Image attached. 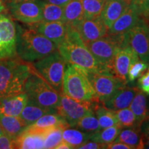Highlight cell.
Here are the masks:
<instances>
[{
	"mask_svg": "<svg viewBox=\"0 0 149 149\" xmlns=\"http://www.w3.org/2000/svg\"><path fill=\"white\" fill-rule=\"evenodd\" d=\"M94 103L76 100L62 93L60 94L59 105L57 108V113L64 117L70 128H74L76 123L93 109Z\"/></svg>",
	"mask_w": 149,
	"mask_h": 149,
	"instance_id": "9c48e42d",
	"label": "cell"
},
{
	"mask_svg": "<svg viewBox=\"0 0 149 149\" xmlns=\"http://www.w3.org/2000/svg\"><path fill=\"white\" fill-rule=\"evenodd\" d=\"M63 93L76 100L98 103L88 72L77 65L68 64L65 68Z\"/></svg>",
	"mask_w": 149,
	"mask_h": 149,
	"instance_id": "277c9868",
	"label": "cell"
},
{
	"mask_svg": "<svg viewBox=\"0 0 149 149\" xmlns=\"http://www.w3.org/2000/svg\"><path fill=\"white\" fill-rule=\"evenodd\" d=\"M92 133L84 132L77 128L70 127L63 130V140L68 143L72 148H78L80 146L90 140Z\"/></svg>",
	"mask_w": 149,
	"mask_h": 149,
	"instance_id": "4316f807",
	"label": "cell"
},
{
	"mask_svg": "<svg viewBox=\"0 0 149 149\" xmlns=\"http://www.w3.org/2000/svg\"><path fill=\"white\" fill-rule=\"evenodd\" d=\"M48 129L42 130L33 127L31 125L28 126L22 133L14 139L15 147V148L20 149L44 148L45 133Z\"/></svg>",
	"mask_w": 149,
	"mask_h": 149,
	"instance_id": "2e32d148",
	"label": "cell"
},
{
	"mask_svg": "<svg viewBox=\"0 0 149 149\" xmlns=\"http://www.w3.org/2000/svg\"><path fill=\"white\" fill-rule=\"evenodd\" d=\"M2 57H3L2 52H1V48H0V58H2Z\"/></svg>",
	"mask_w": 149,
	"mask_h": 149,
	"instance_id": "7dc6e473",
	"label": "cell"
},
{
	"mask_svg": "<svg viewBox=\"0 0 149 149\" xmlns=\"http://www.w3.org/2000/svg\"><path fill=\"white\" fill-rule=\"evenodd\" d=\"M55 148L56 149H72V148L70 145H69L68 143L63 140L61 143H59V144L56 146Z\"/></svg>",
	"mask_w": 149,
	"mask_h": 149,
	"instance_id": "7bdbcfd3",
	"label": "cell"
},
{
	"mask_svg": "<svg viewBox=\"0 0 149 149\" xmlns=\"http://www.w3.org/2000/svg\"><path fill=\"white\" fill-rule=\"evenodd\" d=\"M86 45L104 71L113 73V61L117 47L115 35L108 33L105 37L87 43Z\"/></svg>",
	"mask_w": 149,
	"mask_h": 149,
	"instance_id": "ba28073f",
	"label": "cell"
},
{
	"mask_svg": "<svg viewBox=\"0 0 149 149\" xmlns=\"http://www.w3.org/2000/svg\"><path fill=\"white\" fill-rule=\"evenodd\" d=\"M33 68L32 63L17 55L0 58V98L24 93L26 81Z\"/></svg>",
	"mask_w": 149,
	"mask_h": 149,
	"instance_id": "6da1fadb",
	"label": "cell"
},
{
	"mask_svg": "<svg viewBox=\"0 0 149 149\" xmlns=\"http://www.w3.org/2000/svg\"><path fill=\"white\" fill-rule=\"evenodd\" d=\"M107 144H102V143L97 142V141L90 140L84 143V144L80 146L79 149H104L106 148Z\"/></svg>",
	"mask_w": 149,
	"mask_h": 149,
	"instance_id": "ab89813d",
	"label": "cell"
},
{
	"mask_svg": "<svg viewBox=\"0 0 149 149\" xmlns=\"http://www.w3.org/2000/svg\"><path fill=\"white\" fill-rule=\"evenodd\" d=\"M129 107L135 114L137 119V125L139 126L141 122L148 116L149 108L146 94L139 89L132 100Z\"/></svg>",
	"mask_w": 149,
	"mask_h": 149,
	"instance_id": "d4e9b609",
	"label": "cell"
},
{
	"mask_svg": "<svg viewBox=\"0 0 149 149\" xmlns=\"http://www.w3.org/2000/svg\"><path fill=\"white\" fill-rule=\"evenodd\" d=\"M143 17H144L145 21H146L147 25H148V29H149V13L146 15H144Z\"/></svg>",
	"mask_w": 149,
	"mask_h": 149,
	"instance_id": "bcb514c9",
	"label": "cell"
},
{
	"mask_svg": "<svg viewBox=\"0 0 149 149\" xmlns=\"http://www.w3.org/2000/svg\"><path fill=\"white\" fill-rule=\"evenodd\" d=\"M77 129H79L84 132H93L97 131L101 129L99 121L97 118L93 109L91 110L87 114L81 117L78 122L76 123L74 127Z\"/></svg>",
	"mask_w": 149,
	"mask_h": 149,
	"instance_id": "4dcf8cb0",
	"label": "cell"
},
{
	"mask_svg": "<svg viewBox=\"0 0 149 149\" xmlns=\"http://www.w3.org/2000/svg\"><path fill=\"white\" fill-rule=\"evenodd\" d=\"M63 126H54L46 130L44 139V148H55L63 141Z\"/></svg>",
	"mask_w": 149,
	"mask_h": 149,
	"instance_id": "1f68e13d",
	"label": "cell"
},
{
	"mask_svg": "<svg viewBox=\"0 0 149 149\" xmlns=\"http://www.w3.org/2000/svg\"><path fill=\"white\" fill-rule=\"evenodd\" d=\"M139 59L138 55L130 46L125 48L117 47L113 61V74L128 83L127 76L130 64Z\"/></svg>",
	"mask_w": 149,
	"mask_h": 149,
	"instance_id": "9a60e30c",
	"label": "cell"
},
{
	"mask_svg": "<svg viewBox=\"0 0 149 149\" xmlns=\"http://www.w3.org/2000/svg\"><path fill=\"white\" fill-rule=\"evenodd\" d=\"M36 71L59 94L63 93L66 61L56 51L32 63Z\"/></svg>",
	"mask_w": 149,
	"mask_h": 149,
	"instance_id": "8992f818",
	"label": "cell"
},
{
	"mask_svg": "<svg viewBox=\"0 0 149 149\" xmlns=\"http://www.w3.org/2000/svg\"><path fill=\"white\" fill-rule=\"evenodd\" d=\"M57 51L67 64L77 65L88 72L104 71L73 26L68 24L66 37L57 46Z\"/></svg>",
	"mask_w": 149,
	"mask_h": 149,
	"instance_id": "7a4b0ae2",
	"label": "cell"
},
{
	"mask_svg": "<svg viewBox=\"0 0 149 149\" xmlns=\"http://www.w3.org/2000/svg\"><path fill=\"white\" fill-rule=\"evenodd\" d=\"M31 126L42 130H46L54 126H63L65 128L70 127L64 117L58 113H51L44 115L31 124Z\"/></svg>",
	"mask_w": 149,
	"mask_h": 149,
	"instance_id": "83f0119b",
	"label": "cell"
},
{
	"mask_svg": "<svg viewBox=\"0 0 149 149\" xmlns=\"http://www.w3.org/2000/svg\"><path fill=\"white\" fill-rule=\"evenodd\" d=\"M31 1V0H2L3 4L6 6L12 4V3H19L22 2V1Z\"/></svg>",
	"mask_w": 149,
	"mask_h": 149,
	"instance_id": "ee69618b",
	"label": "cell"
},
{
	"mask_svg": "<svg viewBox=\"0 0 149 149\" xmlns=\"http://www.w3.org/2000/svg\"><path fill=\"white\" fill-rule=\"evenodd\" d=\"M141 16L149 13V0H132L131 3Z\"/></svg>",
	"mask_w": 149,
	"mask_h": 149,
	"instance_id": "8d00e7d4",
	"label": "cell"
},
{
	"mask_svg": "<svg viewBox=\"0 0 149 149\" xmlns=\"http://www.w3.org/2000/svg\"><path fill=\"white\" fill-rule=\"evenodd\" d=\"M106 0H82L85 18H95L100 16Z\"/></svg>",
	"mask_w": 149,
	"mask_h": 149,
	"instance_id": "d6a6232c",
	"label": "cell"
},
{
	"mask_svg": "<svg viewBox=\"0 0 149 149\" xmlns=\"http://www.w3.org/2000/svg\"><path fill=\"white\" fill-rule=\"evenodd\" d=\"M29 97L25 92L0 98V114L19 117L27 104Z\"/></svg>",
	"mask_w": 149,
	"mask_h": 149,
	"instance_id": "d6986e66",
	"label": "cell"
},
{
	"mask_svg": "<svg viewBox=\"0 0 149 149\" xmlns=\"http://www.w3.org/2000/svg\"><path fill=\"white\" fill-rule=\"evenodd\" d=\"M118 124L122 128H125L128 127H133V126H137V119L133 111L130 109V108H126L115 111Z\"/></svg>",
	"mask_w": 149,
	"mask_h": 149,
	"instance_id": "836d02e7",
	"label": "cell"
},
{
	"mask_svg": "<svg viewBox=\"0 0 149 149\" xmlns=\"http://www.w3.org/2000/svg\"><path fill=\"white\" fill-rule=\"evenodd\" d=\"M57 51V46L35 30L24 29L17 24V55L22 60L33 63Z\"/></svg>",
	"mask_w": 149,
	"mask_h": 149,
	"instance_id": "3957f363",
	"label": "cell"
},
{
	"mask_svg": "<svg viewBox=\"0 0 149 149\" xmlns=\"http://www.w3.org/2000/svg\"><path fill=\"white\" fill-rule=\"evenodd\" d=\"M17 24L9 16L0 13V48L4 57L17 55Z\"/></svg>",
	"mask_w": 149,
	"mask_h": 149,
	"instance_id": "7c38bea8",
	"label": "cell"
},
{
	"mask_svg": "<svg viewBox=\"0 0 149 149\" xmlns=\"http://www.w3.org/2000/svg\"><path fill=\"white\" fill-rule=\"evenodd\" d=\"M13 19L27 25L43 20L40 0H31L6 6Z\"/></svg>",
	"mask_w": 149,
	"mask_h": 149,
	"instance_id": "8fae6325",
	"label": "cell"
},
{
	"mask_svg": "<svg viewBox=\"0 0 149 149\" xmlns=\"http://www.w3.org/2000/svg\"><path fill=\"white\" fill-rule=\"evenodd\" d=\"M51 113H57V109L42 107L29 100L27 104L24 107L19 117L27 126H29L36 122L41 117Z\"/></svg>",
	"mask_w": 149,
	"mask_h": 149,
	"instance_id": "44dd1931",
	"label": "cell"
},
{
	"mask_svg": "<svg viewBox=\"0 0 149 149\" xmlns=\"http://www.w3.org/2000/svg\"><path fill=\"white\" fill-rule=\"evenodd\" d=\"M24 92L26 93L29 100L42 107L57 109L59 105L60 94L36 71L35 68L26 81Z\"/></svg>",
	"mask_w": 149,
	"mask_h": 149,
	"instance_id": "5b68a950",
	"label": "cell"
},
{
	"mask_svg": "<svg viewBox=\"0 0 149 149\" xmlns=\"http://www.w3.org/2000/svg\"><path fill=\"white\" fill-rule=\"evenodd\" d=\"M148 115H149V113H148Z\"/></svg>",
	"mask_w": 149,
	"mask_h": 149,
	"instance_id": "681fc988",
	"label": "cell"
},
{
	"mask_svg": "<svg viewBox=\"0 0 149 149\" xmlns=\"http://www.w3.org/2000/svg\"><path fill=\"white\" fill-rule=\"evenodd\" d=\"M125 1H126V2H127L128 4H130V3H131V1H132V0H125Z\"/></svg>",
	"mask_w": 149,
	"mask_h": 149,
	"instance_id": "c3c4849f",
	"label": "cell"
},
{
	"mask_svg": "<svg viewBox=\"0 0 149 149\" xmlns=\"http://www.w3.org/2000/svg\"><path fill=\"white\" fill-rule=\"evenodd\" d=\"M128 44L141 60L149 64V29L144 17L141 16L135 26L126 32Z\"/></svg>",
	"mask_w": 149,
	"mask_h": 149,
	"instance_id": "30bf717a",
	"label": "cell"
},
{
	"mask_svg": "<svg viewBox=\"0 0 149 149\" xmlns=\"http://www.w3.org/2000/svg\"><path fill=\"white\" fill-rule=\"evenodd\" d=\"M74 27L85 44L102 38L109 33V28L101 16L84 18Z\"/></svg>",
	"mask_w": 149,
	"mask_h": 149,
	"instance_id": "4fadbf2b",
	"label": "cell"
},
{
	"mask_svg": "<svg viewBox=\"0 0 149 149\" xmlns=\"http://www.w3.org/2000/svg\"><path fill=\"white\" fill-rule=\"evenodd\" d=\"M0 125L3 133L13 139H15L27 127L19 117L0 114Z\"/></svg>",
	"mask_w": 149,
	"mask_h": 149,
	"instance_id": "7402d4cb",
	"label": "cell"
},
{
	"mask_svg": "<svg viewBox=\"0 0 149 149\" xmlns=\"http://www.w3.org/2000/svg\"><path fill=\"white\" fill-rule=\"evenodd\" d=\"M13 149L15 147L14 139L3 133L0 135V149Z\"/></svg>",
	"mask_w": 149,
	"mask_h": 149,
	"instance_id": "74e56055",
	"label": "cell"
},
{
	"mask_svg": "<svg viewBox=\"0 0 149 149\" xmlns=\"http://www.w3.org/2000/svg\"><path fill=\"white\" fill-rule=\"evenodd\" d=\"M93 111L99 121L101 129L118 124L115 112L109 109L102 103L95 102L93 104Z\"/></svg>",
	"mask_w": 149,
	"mask_h": 149,
	"instance_id": "484cf974",
	"label": "cell"
},
{
	"mask_svg": "<svg viewBox=\"0 0 149 149\" xmlns=\"http://www.w3.org/2000/svg\"><path fill=\"white\" fill-rule=\"evenodd\" d=\"M6 10L5 5L3 4L2 0H0V13H2Z\"/></svg>",
	"mask_w": 149,
	"mask_h": 149,
	"instance_id": "f6af8a7d",
	"label": "cell"
},
{
	"mask_svg": "<svg viewBox=\"0 0 149 149\" xmlns=\"http://www.w3.org/2000/svg\"><path fill=\"white\" fill-rule=\"evenodd\" d=\"M138 90V87L125 85L102 104L109 109L114 111L128 108Z\"/></svg>",
	"mask_w": 149,
	"mask_h": 149,
	"instance_id": "ac0fdd59",
	"label": "cell"
},
{
	"mask_svg": "<svg viewBox=\"0 0 149 149\" xmlns=\"http://www.w3.org/2000/svg\"><path fill=\"white\" fill-rule=\"evenodd\" d=\"M148 65V63L141 60L140 59L131 63L128 72V82H133L136 79H138L141 74L147 69Z\"/></svg>",
	"mask_w": 149,
	"mask_h": 149,
	"instance_id": "e575fe53",
	"label": "cell"
},
{
	"mask_svg": "<svg viewBox=\"0 0 149 149\" xmlns=\"http://www.w3.org/2000/svg\"><path fill=\"white\" fill-rule=\"evenodd\" d=\"M115 141L129 145L133 149H142L143 136L139 126H135L122 129Z\"/></svg>",
	"mask_w": 149,
	"mask_h": 149,
	"instance_id": "cb8c5ba5",
	"label": "cell"
},
{
	"mask_svg": "<svg viewBox=\"0 0 149 149\" xmlns=\"http://www.w3.org/2000/svg\"><path fill=\"white\" fill-rule=\"evenodd\" d=\"M141 15L135 7L130 3L124 12L109 29V34L117 35L128 32L139 22Z\"/></svg>",
	"mask_w": 149,
	"mask_h": 149,
	"instance_id": "e0dca14e",
	"label": "cell"
},
{
	"mask_svg": "<svg viewBox=\"0 0 149 149\" xmlns=\"http://www.w3.org/2000/svg\"><path fill=\"white\" fill-rule=\"evenodd\" d=\"M27 26L30 29L35 30L45 36L57 46L64 40L68 29V24L62 21L45 22L42 20Z\"/></svg>",
	"mask_w": 149,
	"mask_h": 149,
	"instance_id": "5bb4252c",
	"label": "cell"
},
{
	"mask_svg": "<svg viewBox=\"0 0 149 149\" xmlns=\"http://www.w3.org/2000/svg\"><path fill=\"white\" fill-rule=\"evenodd\" d=\"M137 86L139 90L149 95V65L147 69L138 78Z\"/></svg>",
	"mask_w": 149,
	"mask_h": 149,
	"instance_id": "d590c367",
	"label": "cell"
},
{
	"mask_svg": "<svg viewBox=\"0 0 149 149\" xmlns=\"http://www.w3.org/2000/svg\"><path fill=\"white\" fill-rule=\"evenodd\" d=\"M47 3H53V4L61 6H64L66 3H68L70 0H43Z\"/></svg>",
	"mask_w": 149,
	"mask_h": 149,
	"instance_id": "b9f144b4",
	"label": "cell"
},
{
	"mask_svg": "<svg viewBox=\"0 0 149 149\" xmlns=\"http://www.w3.org/2000/svg\"><path fill=\"white\" fill-rule=\"evenodd\" d=\"M88 77L95 91L98 103H104L109 100L117 91L127 84L113 72H88Z\"/></svg>",
	"mask_w": 149,
	"mask_h": 149,
	"instance_id": "52a82bcc",
	"label": "cell"
},
{
	"mask_svg": "<svg viewBox=\"0 0 149 149\" xmlns=\"http://www.w3.org/2000/svg\"><path fill=\"white\" fill-rule=\"evenodd\" d=\"M40 3L42 10L43 21L63 22L64 6L47 3L43 0H40Z\"/></svg>",
	"mask_w": 149,
	"mask_h": 149,
	"instance_id": "f546056e",
	"label": "cell"
},
{
	"mask_svg": "<svg viewBox=\"0 0 149 149\" xmlns=\"http://www.w3.org/2000/svg\"><path fill=\"white\" fill-rule=\"evenodd\" d=\"M106 148L107 149H133L129 145L124 144L120 141H112L109 144H107Z\"/></svg>",
	"mask_w": 149,
	"mask_h": 149,
	"instance_id": "60d3db41",
	"label": "cell"
},
{
	"mask_svg": "<svg viewBox=\"0 0 149 149\" xmlns=\"http://www.w3.org/2000/svg\"><path fill=\"white\" fill-rule=\"evenodd\" d=\"M139 129L143 138L149 141V115L141 122Z\"/></svg>",
	"mask_w": 149,
	"mask_h": 149,
	"instance_id": "f35d334b",
	"label": "cell"
},
{
	"mask_svg": "<svg viewBox=\"0 0 149 149\" xmlns=\"http://www.w3.org/2000/svg\"><path fill=\"white\" fill-rule=\"evenodd\" d=\"M128 5L125 0H106L100 16L109 29L124 12Z\"/></svg>",
	"mask_w": 149,
	"mask_h": 149,
	"instance_id": "ffe728a7",
	"label": "cell"
},
{
	"mask_svg": "<svg viewBox=\"0 0 149 149\" xmlns=\"http://www.w3.org/2000/svg\"><path fill=\"white\" fill-rule=\"evenodd\" d=\"M122 129V127L118 124L110 127L100 129L97 131L92 133L90 140L105 144H109L116 139Z\"/></svg>",
	"mask_w": 149,
	"mask_h": 149,
	"instance_id": "f1b7e54d",
	"label": "cell"
},
{
	"mask_svg": "<svg viewBox=\"0 0 149 149\" xmlns=\"http://www.w3.org/2000/svg\"><path fill=\"white\" fill-rule=\"evenodd\" d=\"M85 18L82 0H70L64 6L63 22L75 26Z\"/></svg>",
	"mask_w": 149,
	"mask_h": 149,
	"instance_id": "603a6c76",
	"label": "cell"
}]
</instances>
